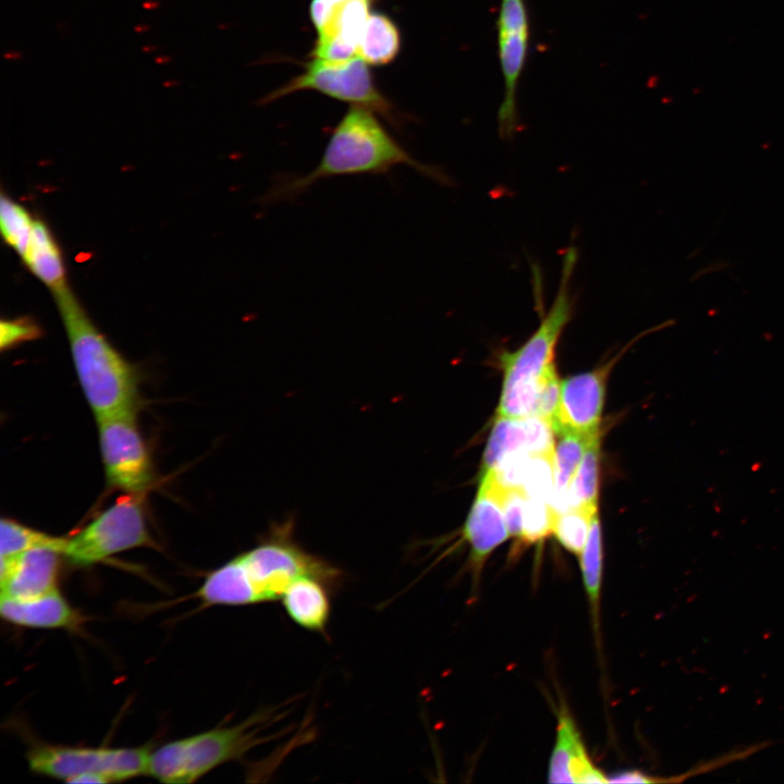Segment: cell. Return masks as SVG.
<instances>
[{"label":"cell","instance_id":"8d00e7d4","mask_svg":"<svg viewBox=\"0 0 784 784\" xmlns=\"http://www.w3.org/2000/svg\"><path fill=\"white\" fill-rule=\"evenodd\" d=\"M142 49L144 52H152V51L157 50L158 47L155 45H145V46H143Z\"/></svg>","mask_w":784,"mask_h":784},{"label":"cell","instance_id":"d6a6232c","mask_svg":"<svg viewBox=\"0 0 784 784\" xmlns=\"http://www.w3.org/2000/svg\"><path fill=\"white\" fill-rule=\"evenodd\" d=\"M143 8L146 10H156L159 8V2L156 0H146L143 2Z\"/></svg>","mask_w":784,"mask_h":784},{"label":"cell","instance_id":"8fae6325","mask_svg":"<svg viewBox=\"0 0 784 784\" xmlns=\"http://www.w3.org/2000/svg\"><path fill=\"white\" fill-rule=\"evenodd\" d=\"M625 351L626 347L622 353ZM622 353L595 370L561 382L559 407L552 422L555 434L574 432L593 437L600 433L608 378Z\"/></svg>","mask_w":784,"mask_h":784},{"label":"cell","instance_id":"9a60e30c","mask_svg":"<svg viewBox=\"0 0 784 784\" xmlns=\"http://www.w3.org/2000/svg\"><path fill=\"white\" fill-rule=\"evenodd\" d=\"M550 783H609L608 776L592 762L581 734L567 707L558 712L555 743L550 756Z\"/></svg>","mask_w":784,"mask_h":784},{"label":"cell","instance_id":"603a6c76","mask_svg":"<svg viewBox=\"0 0 784 784\" xmlns=\"http://www.w3.org/2000/svg\"><path fill=\"white\" fill-rule=\"evenodd\" d=\"M600 433L593 436L584 453L568 490L569 507L598 512Z\"/></svg>","mask_w":784,"mask_h":784},{"label":"cell","instance_id":"3957f363","mask_svg":"<svg viewBox=\"0 0 784 784\" xmlns=\"http://www.w3.org/2000/svg\"><path fill=\"white\" fill-rule=\"evenodd\" d=\"M52 295L78 382L96 419L136 412L138 377L135 368L100 332L69 285Z\"/></svg>","mask_w":784,"mask_h":784},{"label":"cell","instance_id":"f546056e","mask_svg":"<svg viewBox=\"0 0 784 784\" xmlns=\"http://www.w3.org/2000/svg\"><path fill=\"white\" fill-rule=\"evenodd\" d=\"M561 382L558 379L555 365H552L544 373L537 409V416L548 420L551 426L558 412Z\"/></svg>","mask_w":784,"mask_h":784},{"label":"cell","instance_id":"277c9868","mask_svg":"<svg viewBox=\"0 0 784 784\" xmlns=\"http://www.w3.org/2000/svg\"><path fill=\"white\" fill-rule=\"evenodd\" d=\"M577 258L576 247L569 246L564 253L559 287L548 311L543 309L540 275H535L540 322L520 347L500 356L504 380L498 416L520 419L537 415L544 373L554 365L555 347L573 317L571 283Z\"/></svg>","mask_w":784,"mask_h":784},{"label":"cell","instance_id":"1f68e13d","mask_svg":"<svg viewBox=\"0 0 784 784\" xmlns=\"http://www.w3.org/2000/svg\"><path fill=\"white\" fill-rule=\"evenodd\" d=\"M347 0H311L309 15L317 34L323 33L335 20Z\"/></svg>","mask_w":784,"mask_h":784},{"label":"cell","instance_id":"83f0119b","mask_svg":"<svg viewBox=\"0 0 784 784\" xmlns=\"http://www.w3.org/2000/svg\"><path fill=\"white\" fill-rule=\"evenodd\" d=\"M555 488L554 455L531 456L523 490L529 498L551 503Z\"/></svg>","mask_w":784,"mask_h":784},{"label":"cell","instance_id":"2e32d148","mask_svg":"<svg viewBox=\"0 0 784 784\" xmlns=\"http://www.w3.org/2000/svg\"><path fill=\"white\" fill-rule=\"evenodd\" d=\"M0 614L11 624L30 628L74 629L84 622L59 589L30 599L0 597Z\"/></svg>","mask_w":784,"mask_h":784},{"label":"cell","instance_id":"44dd1931","mask_svg":"<svg viewBox=\"0 0 784 784\" xmlns=\"http://www.w3.org/2000/svg\"><path fill=\"white\" fill-rule=\"evenodd\" d=\"M558 436L560 439L554 448L555 488L550 504L555 513H561L571 509L569 486L592 437L574 432H563Z\"/></svg>","mask_w":784,"mask_h":784},{"label":"cell","instance_id":"5b68a950","mask_svg":"<svg viewBox=\"0 0 784 784\" xmlns=\"http://www.w3.org/2000/svg\"><path fill=\"white\" fill-rule=\"evenodd\" d=\"M284 712L264 708L232 726H220L169 742L150 752L147 774L163 783H192L221 764L280 736L266 734Z\"/></svg>","mask_w":784,"mask_h":784},{"label":"cell","instance_id":"8992f818","mask_svg":"<svg viewBox=\"0 0 784 784\" xmlns=\"http://www.w3.org/2000/svg\"><path fill=\"white\" fill-rule=\"evenodd\" d=\"M150 750L39 745L27 752L29 769L69 783H110L147 774Z\"/></svg>","mask_w":784,"mask_h":784},{"label":"cell","instance_id":"d4e9b609","mask_svg":"<svg viewBox=\"0 0 784 784\" xmlns=\"http://www.w3.org/2000/svg\"><path fill=\"white\" fill-rule=\"evenodd\" d=\"M35 218L20 203L4 193L0 197V230L2 238L19 256L29 240Z\"/></svg>","mask_w":784,"mask_h":784},{"label":"cell","instance_id":"7402d4cb","mask_svg":"<svg viewBox=\"0 0 784 784\" xmlns=\"http://www.w3.org/2000/svg\"><path fill=\"white\" fill-rule=\"evenodd\" d=\"M583 583L591 611L595 629L599 627L600 598L603 572L602 532L598 513L592 517L585 548L579 555Z\"/></svg>","mask_w":784,"mask_h":784},{"label":"cell","instance_id":"e575fe53","mask_svg":"<svg viewBox=\"0 0 784 784\" xmlns=\"http://www.w3.org/2000/svg\"><path fill=\"white\" fill-rule=\"evenodd\" d=\"M171 61V58L168 56H159L155 59V62L158 64H166Z\"/></svg>","mask_w":784,"mask_h":784},{"label":"cell","instance_id":"74e56055","mask_svg":"<svg viewBox=\"0 0 784 784\" xmlns=\"http://www.w3.org/2000/svg\"><path fill=\"white\" fill-rule=\"evenodd\" d=\"M177 84H179V83H177L176 81H174V79H167V81L163 82V86L167 87V88L174 87V86H176Z\"/></svg>","mask_w":784,"mask_h":784},{"label":"cell","instance_id":"484cf974","mask_svg":"<svg viewBox=\"0 0 784 784\" xmlns=\"http://www.w3.org/2000/svg\"><path fill=\"white\" fill-rule=\"evenodd\" d=\"M597 513L584 507L555 513L552 534L563 548L579 558L587 542L592 517Z\"/></svg>","mask_w":784,"mask_h":784},{"label":"cell","instance_id":"30bf717a","mask_svg":"<svg viewBox=\"0 0 784 784\" xmlns=\"http://www.w3.org/2000/svg\"><path fill=\"white\" fill-rule=\"evenodd\" d=\"M497 30L498 54L504 82L498 125L501 136L510 138L518 126L517 87L530 45V19L526 0H501Z\"/></svg>","mask_w":784,"mask_h":784},{"label":"cell","instance_id":"e0dca14e","mask_svg":"<svg viewBox=\"0 0 784 784\" xmlns=\"http://www.w3.org/2000/svg\"><path fill=\"white\" fill-rule=\"evenodd\" d=\"M372 0H347L327 30L317 36L311 58L342 62L357 56V44Z\"/></svg>","mask_w":784,"mask_h":784},{"label":"cell","instance_id":"ba28073f","mask_svg":"<svg viewBox=\"0 0 784 784\" xmlns=\"http://www.w3.org/2000/svg\"><path fill=\"white\" fill-rule=\"evenodd\" d=\"M360 57L328 62L313 58L305 71L275 89L262 100L264 103L299 90H316L352 106H360L379 113L394 126L402 123L391 102L376 87L372 75Z\"/></svg>","mask_w":784,"mask_h":784},{"label":"cell","instance_id":"4fadbf2b","mask_svg":"<svg viewBox=\"0 0 784 784\" xmlns=\"http://www.w3.org/2000/svg\"><path fill=\"white\" fill-rule=\"evenodd\" d=\"M62 556L52 548H36L1 556V597L30 599L58 590Z\"/></svg>","mask_w":784,"mask_h":784},{"label":"cell","instance_id":"6da1fadb","mask_svg":"<svg viewBox=\"0 0 784 784\" xmlns=\"http://www.w3.org/2000/svg\"><path fill=\"white\" fill-rule=\"evenodd\" d=\"M316 577L336 592L344 574L329 561L304 550L291 523L272 529L256 547L210 572L196 596L205 605H254L280 601L302 577Z\"/></svg>","mask_w":784,"mask_h":784},{"label":"cell","instance_id":"52a82bcc","mask_svg":"<svg viewBox=\"0 0 784 784\" xmlns=\"http://www.w3.org/2000/svg\"><path fill=\"white\" fill-rule=\"evenodd\" d=\"M142 497H121L85 527L66 537L63 556L74 565L90 566L127 550L156 548Z\"/></svg>","mask_w":784,"mask_h":784},{"label":"cell","instance_id":"836d02e7","mask_svg":"<svg viewBox=\"0 0 784 784\" xmlns=\"http://www.w3.org/2000/svg\"><path fill=\"white\" fill-rule=\"evenodd\" d=\"M22 56H23V54H22V52H20V51H7V52H4V54H3V57H4L7 60L20 59V58H22Z\"/></svg>","mask_w":784,"mask_h":784},{"label":"cell","instance_id":"7c38bea8","mask_svg":"<svg viewBox=\"0 0 784 784\" xmlns=\"http://www.w3.org/2000/svg\"><path fill=\"white\" fill-rule=\"evenodd\" d=\"M502 492L491 475L480 477L477 495L462 530V539L469 546V564L475 577L489 555L510 537Z\"/></svg>","mask_w":784,"mask_h":784},{"label":"cell","instance_id":"f1b7e54d","mask_svg":"<svg viewBox=\"0 0 784 784\" xmlns=\"http://www.w3.org/2000/svg\"><path fill=\"white\" fill-rule=\"evenodd\" d=\"M42 334L41 328L29 317L2 319L0 321V348H13L22 343L36 340Z\"/></svg>","mask_w":784,"mask_h":784},{"label":"cell","instance_id":"ffe728a7","mask_svg":"<svg viewBox=\"0 0 784 784\" xmlns=\"http://www.w3.org/2000/svg\"><path fill=\"white\" fill-rule=\"evenodd\" d=\"M401 49V34L385 14L370 13L360 34L356 53L370 65L388 64Z\"/></svg>","mask_w":784,"mask_h":784},{"label":"cell","instance_id":"4316f807","mask_svg":"<svg viewBox=\"0 0 784 784\" xmlns=\"http://www.w3.org/2000/svg\"><path fill=\"white\" fill-rule=\"evenodd\" d=\"M555 511L550 503L527 497L519 540L532 544L542 541L553 531Z\"/></svg>","mask_w":784,"mask_h":784},{"label":"cell","instance_id":"cb8c5ba5","mask_svg":"<svg viewBox=\"0 0 784 784\" xmlns=\"http://www.w3.org/2000/svg\"><path fill=\"white\" fill-rule=\"evenodd\" d=\"M66 537H57L12 518H2L0 522V555H14L36 548H52L61 553ZM63 555V554H62Z\"/></svg>","mask_w":784,"mask_h":784},{"label":"cell","instance_id":"d6986e66","mask_svg":"<svg viewBox=\"0 0 784 784\" xmlns=\"http://www.w3.org/2000/svg\"><path fill=\"white\" fill-rule=\"evenodd\" d=\"M20 257L26 269L51 293L68 286L62 250L42 220L35 219L29 240Z\"/></svg>","mask_w":784,"mask_h":784},{"label":"cell","instance_id":"ac0fdd59","mask_svg":"<svg viewBox=\"0 0 784 784\" xmlns=\"http://www.w3.org/2000/svg\"><path fill=\"white\" fill-rule=\"evenodd\" d=\"M332 592L327 583L308 576L292 583L280 601L289 618L297 626L326 636Z\"/></svg>","mask_w":784,"mask_h":784},{"label":"cell","instance_id":"9c48e42d","mask_svg":"<svg viewBox=\"0 0 784 784\" xmlns=\"http://www.w3.org/2000/svg\"><path fill=\"white\" fill-rule=\"evenodd\" d=\"M96 420L108 483L125 494L144 495L154 483L155 473L149 450L136 424V412Z\"/></svg>","mask_w":784,"mask_h":784},{"label":"cell","instance_id":"7a4b0ae2","mask_svg":"<svg viewBox=\"0 0 784 784\" xmlns=\"http://www.w3.org/2000/svg\"><path fill=\"white\" fill-rule=\"evenodd\" d=\"M376 112L351 106L332 130L316 168L305 175H280L266 195L269 203L293 200L320 180L343 175L383 174L406 166L443 184L438 168L416 160L381 124Z\"/></svg>","mask_w":784,"mask_h":784},{"label":"cell","instance_id":"5bb4252c","mask_svg":"<svg viewBox=\"0 0 784 784\" xmlns=\"http://www.w3.org/2000/svg\"><path fill=\"white\" fill-rule=\"evenodd\" d=\"M553 433L551 424L537 415L520 419L498 416L483 453L480 477L493 473L514 452L554 455Z\"/></svg>","mask_w":784,"mask_h":784},{"label":"cell","instance_id":"d590c367","mask_svg":"<svg viewBox=\"0 0 784 784\" xmlns=\"http://www.w3.org/2000/svg\"><path fill=\"white\" fill-rule=\"evenodd\" d=\"M135 32L143 33L149 29V25L139 24L134 27Z\"/></svg>","mask_w":784,"mask_h":784},{"label":"cell","instance_id":"4dcf8cb0","mask_svg":"<svg viewBox=\"0 0 784 784\" xmlns=\"http://www.w3.org/2000/svg\"><path fill=\"white\" fill-rule=\"evenodd\" d=\"M527 494L522 489H503L502 506L510 537L519 540Z\"/></svg>","mask_w":784,"mask_h":784}]
</instances>
